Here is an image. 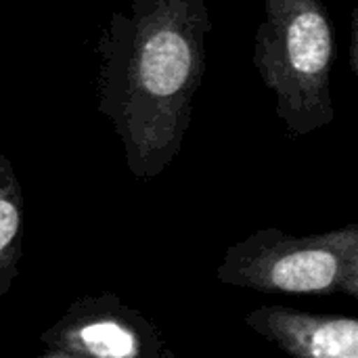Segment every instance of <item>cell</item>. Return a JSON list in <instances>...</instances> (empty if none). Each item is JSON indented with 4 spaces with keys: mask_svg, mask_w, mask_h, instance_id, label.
<instances>
[{
    "mask_svg": "<svg viewBox=\"0 0 358 358\" xmlns=\"http://www.w3.org/2000/svg\"><path fill=\"white\" fill-rule=\"evenodd\" d=\"M212 17L206 0H132L99 36V111L138 180L159 176L180 153L208 69Z\"/></svg>",
    "mask_w": 358,
    "mask_h": 358,
    "instance_id": "obj_1",
    "label": "cell"
},
{
    "mask_svg": "<svg viewBox=\"0 0 358 358\" xmlns=\"http://www.w3.org/2000/svg\"><path fill=\"white\" fill-rule=\"evenodd\" d=\"M334 59L336 36L323 0H264L254 67L275 96L287 136H308L334 122Z\"/></svg>",
    "mask_w": 358,
    "mask_h": 358,
    "instance_id": "obj_2",
    "label": "cell"
},
{
    "mask_svg": "<svg viewBox=\"0 0 358 358\" xmlns=\"http://www.w3.org/2000/svg\"><path fill=\"white\" fill-rule=\"evenodd\" d=\"M216 279L264 294H344L357 300L358 224L306 237L260 229L224 252Z\"/></svg>",
    "mask_w": 358,
    "mask_h": 358,
    "instance_id": "obj_3",
    "label": "cell"
},
{
    "mask_svg": "<svg viewBox=\"0 0 358 358\" xmlns=\"http://www.w3.org/2000/svg\"><path fill=\"white\" fill-rule=\"evenodd\" d=\"M40 344L78 358H174L157 327L111 292L78 298Z\"/></svg>",
    "mask_w": 358,
    "mask_h": 358,
    "instance_id": "obj_4",
    "label": "cell"
},
{
    "mask_svg": "<svg viewBox=\"0 0 358 358\" xmlns=\"http://www.w3.org/2000/svg\"><path fill=\"white\" fill-rule=\"evenodd\" d=\"M245 323L292 358H358V321L287 306L254 308Z\"/></svg>",
    "mask_w": 358,
    "mask_h": 358,
    "instance_id": "obj_5",
    "label": "cell"
},
{
    "mask_svg": "<svg viewBox=\"0 0 358 358\" xmlns=\"http://www.w3.org/2000/svg\"><path fill=\"white\" fill-rule=\"evenodd\" d=\"M23 254V191L15 168L0 149V300L17 277Z\"/></svg>",
    "mask_w": 358,
    "mask_h": 358,
    "instance_id": "obj_6",
    "label": "cell"
},
{
    "mask_svg": "<svg viewBox=\"0 0 358 358\" xmlns=\"http://www.w3.org/2000/svg\"><path fill=\"white\" fill-rule=\"evenodd\" d=\"M350 59H352V71L357 73V10H355V19H352V36H350Z\"/></svg>",
    "mask_w": 358,
    "mask_h": 358,
    "instance_id": "obj_7",
    "label": "cell"
},
{
    "mask_svg": "<svg viewBox=\"0 0 358 358\" xmlns=\"http://www.w3.org/2000/svg\"><path fill=\"white\" fill-rule=\"evenodd\" d=\"M38 358H78V357H71V355H63V352H46V355H42V357Z\"/></svg>",
    "mask_w": 358,
    "mask_h": 358,
    "instance_id": "obj_8",
    "label": "cell"
}]
</instances>
